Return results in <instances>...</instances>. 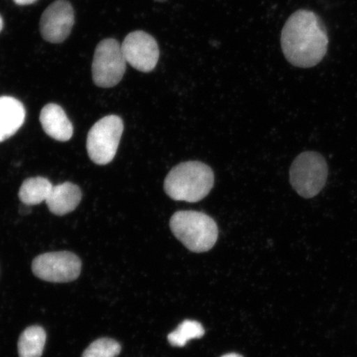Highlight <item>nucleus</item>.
I'll list each match as a JSON object with an SVG mask.
<instances>
[{
	"label": "nucleus",
	"instance_id": "11",
	"mask_svg": "<svg viewBox=\"0 0 357 357\" xmlns=\"http://www.w3.org/2000/svg\"><path fill=\"white\" fill-rule=\"evenodd\" d=\"M26 110L15 98L0 97V142L10 138L24 123Z\"/></svg>",
	"mask_w": 357,
	"mask_h": 357
},
{
	"label": "nucleus",
	"instance_id": "8",
	"mask_svg": "<svg viewBox=\"0 0 357 357\" xmlns=\"http://www.w3.org/2000/svg\"><path fill=\"white\" fill-rule=\"evenodd\" d=\"M127 63L141 73H151L158 63L160 49L153 36L135 31L129 33L121 45Z\"/></svg>",
	"mask_w": 357,
	"mask_h": 357
},
{
	"label": "nucleus",
	"instance_id": "13",
	"mask_svg": "<svg viewBox=\"0 0 357 357\" xmlns=\"http://www.w3.org/2000/svg\"><path fill=\"white\" fill-rule=\"evenodd\" d=\"M53 188L52 183L44 177L29 178L22 183L20 199L26 205H37L47 201Z\"/></svg>",
	"mask_w": 357,
	"mask_h": 357
},
{
	"label": "nucleus",
	"instance_id": "16",
	"mask_svg": "<svg viewBox=\"0 0 357 357\" xmlns=\"http://www.w3.org/2000/svg\"><path fill=\"white\" fill-rule=\"evenodd\" d=\"M121 351L118 342L110 338H100L91 343L82 357H116Z\"/></svg>",
	"mask_w": 357,
	"mask_h": 357
},
{
	"label": "nucleus",
	"instance_id": "14",
	"mask_svg": "<svg viewBox=\"0 0 357 357\" xmlns=\"http://www.w3.org/2000/svg\"><path fill=\"white\" fill-rule=\"evenodd\" d=\"M46 339V333L39 326L26 328L21 334L17 344L20 357H41Z\"/></svg>",
	"mask_w": 357,
	"mask_h": 357
},
{
	"label": "nucleus",
	"instance_id": "15",
	"mask_svg": "<svg viewBox=\"0 0 357 357\" xmlns=\"http://www.w3.org/2000/svg\"><path fill=\"white\" fill-rule=\"evenodd\" d=\"M202 324L194 320H185L178 326L176 330L168 335L169 344L173 347H182L192 339L202 337L204 335Z\"/></svg>",
	"mask_w": 357,
	"mask_h": 357
},
{
	"label": "nucleus",
	"instance_id": "4",
	"mask_svg": "<svg viewBox=\"0 0 357 357\" xmlns=\"http://www.w3.org/2000/svg\"><path fill=\"white\" fill-rule=\"evenodd\" d=\"M328 175V164L324 156L314 151H305L298 155L289 171L294 190L305 199L319 194L325 186Z\"/></svg>",
	"mask_w": 357,
	"mask_h": 357
},
{
	"label": "nucleus",
	"instance_id": "3",
	"mask_svg": "<svg viewBox=\"0 0 357 357\" xmlns=\"http://www.w3.org/2000/svg\"><path fill=\"white\" fill-rule=\"evenodd\" d=\"M169 227L176 238L191 252H206L217 243V223L202 212L178 211L173 214Z\"/></svg>",
	"mask_w": 357,
	"mask_h": 357
},
{
	"label": "nucleus",
	"instance_id": "17",
	"mask_svg": "<svg viewBox=\"0 0 357 357\" xmlns=\"http://www.w3.org/2000/svg\"><path fill=\"white\" fill-rule=\"evenodd\" d=\"M19 6H29L37 1V0H13Z\"/></svg>",
	"mask_w": 357,
	"mask_h": 357
},
{
	"label": "nucleus",
	"instance_id": "6",
	"mask_svg": "<svg viewBox=\"0 0 357 357\" xmlns=\"http://www.w3.org/2000/svg\"><path fill=\"white\" fill-rule=\"evenodd\" d=\"M127 61L121 45L115 39L102 40L96 49L92 63V77L97 86L111 88L121 82Z\"/></svg>",
	"mask_w": 357,
	"mask_h": 357
},
{
	"label": "nucleus",
	"instance_id": "7",
	"mask_svg": "<svg viewBox=\"0 0 357 357\" xmlns=\"http://www.w3.org/2000/svg\"><path fill=\"white\" fill-rule=\"evenodd\" d=\"M32 269L37 278L48 282H70L78 278L82 261L69 252H48L34 259Z\"/></svg>",
	"mask_w": 357,
	"mask_h": 357
},
{
	"label": "nucleus",
	"instance_id": "9",
	"mask_svg": "<svg viewBox=\"0 0 357 357\" xmlns=\"http://www.w3.org/2000/svg\"><path fill=\"white\" fill-rule=\"evenodd\" d=\"M75 24L74 10L67 0H56L45 10L40 20V31L44 40L61 43L69 37Z\"/></svg>",
	"mask_w": 357,
	"mask_h": 357
},
{
	"label": "nucleus",
	"instance_id": "12",
	"mask_svg": "<svg viewBox=\"0 0 357 357\" xmlns=\"http://www.w3.org/2000/svg\"><path fill=\"white\" fill-rule=\"evenodd\" d=\"M82 198V191L77 185L65 182L53 186L46 202L51 213L57 216H63L74 211Z\"/></svg>",
	"mask_w": 357,
	"mask_h": 357
},
{
	"label": "nucleus",
	"instance_id": "18",
	"mask_svg": "<svg viewBox=\"0 0 357 357\" xmlns=\"http://www.w3.org/2000/svg\"><path fill=\"white\" fill-rule=\"evenodd\" d=\"M221 357H243V356H241L238 354H229L226 355H223Z\"/></svg>",
	"mask_w": 357,
	"mask_h": 357
},
{
	"label": "nucleus",
	"instance_id": "2",
	"mask_svg": "<svg viewBox=\"0 0 357 357\" xmlns=\"http://www.w3.org/2000/svg\"><path fill=\"white\" fill-rule=\"evenodd\" d=\"M213 184V172L206 164L186 162L177 165L169 172L164 189L174 200L196 203L206 197Z\"/></svg>",
	"mask_w": 357,
	"mask_h": 357
},
{
	"label": "nucleus",
	"instance_id": "1",
	"mask_svg": "<svg viewBox=\"0 0 357 357\" xmlns=\"http://www.w3.org/2000/svg\"><path fill=\"white\" fill-rule=\"evenodd\" d=\"M328 36L322 20L315 13L300 10L290 15L281 32L283 54L290 64L310 68L327 54Z\"/></svg>",
	"mask_w": 357,
	"mask_h": 357
},
{
	"label": "nucleus",
	"instance_id": "10",
	"mask_svg": "<svg viewBox=\"0 0 357 357\" xmlns=\"http://www.w3.org/2000/svg\"><path fill=\"white\" fill-rule=\"evenodd\" d=\"M40 122L44 132L53 139L66 142L73 136V125L63 109L58 105H45L40 114Z\"/></svg>",
	"mask_w": 357,
	"mask_h": 357
},
{
	"label": "nucleus",
	"instance_id": "20",
	"mask_svg": "<svg viewBox=\"0 0 357 357\" xmlns=\"http://www.w3.org/2000/svg\"><path fill=\"white\" fill-rule=\"evenodd\" d=\"M154 1L159 2V3H165V2L168 1V0H154Z\"/></svg>",
	"mask_w": 357,
	"mask_h": 357
},
{
	"label": "nucleus",
	"instance_id": "19",
	"mask_svg": "<svg viewBox=\"0 0 357 357\" xmlns=\"http://www.w3.org/2000/svg\"><path fill=\"white\" fill-rule=\"evenodd\" d=\"M3 26V22L2 17H0V32H1Z\"/></svg>",
	"mask_w": 357,
	"mask_h": 357
},
{
	"label": "nucleus",
	"instance_id": "5",
	"mask_svg": "<svg viewBox=\"0 0 357 357\" xmlns=\"http://www.w3.org/2000/svg\"><path fill=\"white\" fill-rule=\"evenodd\" d=\"M123 132V122L117 115L101 119L88 133L87 151L93 163L104 166L114 160Z\"/></svg>",
	"mask_w": 357,
	"mask_h": 357
}]
</instances>
